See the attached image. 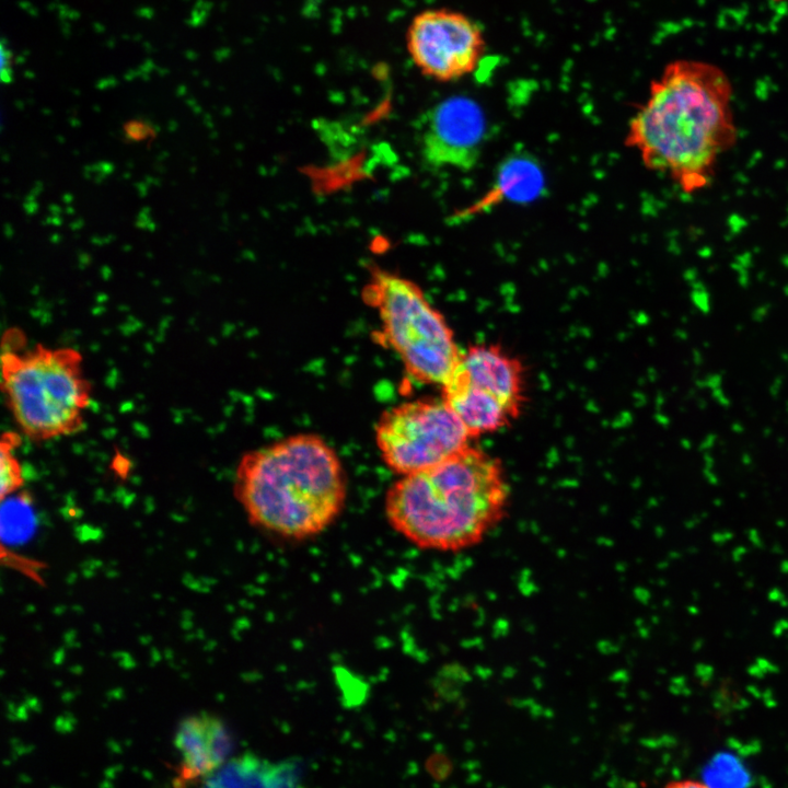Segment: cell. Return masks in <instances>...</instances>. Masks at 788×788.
I'll list each match as a JSON object with an SVG mask.
<instances>
[{
  "label": "cell",
  "instance_id": "obj_15",
  "mask_svg": "<svg viewBox=\"0 0 788 788\" xmlns=\"http://www.w3.org/2000/svg\"><path fill=\"white\" fill-rule=\"evenodd\" d=\"M1 60H2V65H1L2 80L4 82H9L12 79L11 69H10L11 51H9L4 48V44H2V48H1Z\"/></svg>",
  "mask_w": 788,
  "mask_h": 788
},
{
  "label": "cell",
  "instance_id": "obj_10",
  "mask_svg": "<svg viewBox=\"0 0 788 788\" xmlns=\"http://www.w3.org/2000/svg\"><path fill=\"white\" fill-rule=\"evenodd\" d=\"M174 745L178 753L174 788H190L200 785L228 762L233 738L219 717L198 712L178 723Z\"/></svg>",
  "mask_w": 788,
  "mask_h": 788
},
{
  "label": "cell",
  "instance_id": "obj_5",
  "mask_svg": "<svg viewBox=\"0 0 788 788\" xmlns=\"http://www.w3.org/2000/svg\"><path fill=\"white\" fill-rule=\"evenodd\" d=\"M378 311L384 340L417 381L443 385L461 352L443 315L414 281L374 268L362 291Z\"/></svg>",
  "mask_w": 788,
  "mask_h": 788
},
{
  "label": "cell",
  "instance_id": "obj_8",
  "mask_svg": "<svg viewBox=\"0 0 788 788\" xmlns=\"http://www.w3.org/2000/svg\"><path fill=\"white\" fill-rule=\"evenodd\" d=\"M406 46L422 74L450 82L476 70L485 55L486 40L480 26L466 14L429 9L412 20Z\"/></svg>",
  "mask_w": 788,
  "mask_h": 788
},
{
  "label": "cell",
  "instance_id": "obj_3",
  "mask_svg": "<svg viewBox=\"0 0 788 788\" xmlns=\"http://www.w3.org/2000/svg\"><path fill=\"white\" fill-rule=\"evenodd\" d=\"M507 501L500 464L466 447L439 464L402 475L387 489L384 509L390 525L409 543L457 552L488 534Z\"/></svg>",
  "mask_w": 788,
  "mask_h": 788
},
{
  "label": "cell",
  "instance_id": "obj_7",
  "mask_svg": "<svg viewBox=\"0 0 788 788\" xmlns=\"http://www.w3.org/2000/svg\"><path fill=\"white\" fill-rule=\"evenodd\" d=\"M471 438L464 424L442 399L406 402L386 410L375 427L384 463L406 475L459 453Z\"/></svg>",
  "mask_w": 788,
  "mask_h": 788
},
{
  "label": "cell",
  "instance_id": "obj_2",
  "mask_svg": "<svg viewBox=\"0 0 788 788\" xmlns=\"http://www.w3.org/2000/svg\"><path fill=\"white\" fill-rule=\"evenodd\" d=\"M234 493L250 522L275 536L302 541L339 517L347 482L336 452L320 437L302 433L245 453Z\"/></svg>",
  "mask_w": 788,
  "mask_h": 788
},
{
  "label": "cell",
  "instance_id": "obj_4",
  "mask_svg": "<svg viewBox=\"0 0 788 788\" xmlns=\"http://www.w3.org/2000/svg\"><path fill=\"white\" fill-rule=\"evenodd\" d=\"M1 391L20 432L34 442L79 432L92 398L79 350L27 346L18 329L2 339Z\"/></svg>",
  "mask_w": 788,
  "mask_h": 788
},
{
  "label": "cell",
  "instance_id": "obj_13",
  "mask_svg": "<svg viewBox=\"0 0 788 788\" xmlns=\"http://www.w3.org/2000/svg\"><path fill=\"white\" fill-rule=\"evenodd\" d=\"M21 436L15 431H4L0 441V493L1 499L14 495L24 484L22 465L15 454Z\"/></svg>",
  "mask_w": 788,
  "mask_h": 788
},
{
  "label": "cell",
  "instance_id": "obj_12",
  "mask_svg": "<svg viewBox=\"0 0 788 788\" xmlns=\"http://www.w3.org/2000/svg\"><path fill=\"white\" fill-rule=\"evenodd\" d=\"M544 176L531 158L512 157L506 160L489 188L463 212L465 217L485 213L502 202H525L538 197Z\"/></svg>",
  "mask_w": 788,
  "mask_h": 788
},
{
  "label": "cell",
  "instance_id": "obj_14",
  "mask_svg": "<svg viewBox=\"0 0 788 788\" xmlns=\"http://www.w3.org/2000/svg\"><path fill=\"white\" fill-rule=\"evenodd\" d=\"M662 788H712L705 781L695 778H680L667 783Z\"/></svg>",
  "mask_w": 788,
  "mask_h": 788
},
{
  "label": "cell",
  "instance_id": "obj_9",
  "mask_svg": "<svg viewBox=\"0 0 788 788\" xmlns=\"http://www.w3.org/2000/svg\"><path fill=\"white\" fill-rule=\"evenodd\" d=\"M485 135V114L475 101L445 99L420 118V157L432 169L470 171L479 160Z\"/></svg>",
  "mask_w": 788,
  "mask_h": 788
},
{
  "label": "cell",
  "instance_id": "obj_6",
  "mask_svg": "<svg viewBox=\"0 0 788 788\" xmlns=\"http://www.w3.org/2000/svg\"><path fill=\"white\" fill-rule=\"evenodd\" d=\"M443 399L471 437L493 432L514 419L523 401L522 367L499 347L474 346L442 385Z\"/></svg>",
  "mask_w": 788,
  "mask_h": 788
},
{
  "label": "cell",
  "instance_id": "obj_1",
  "mask_svg": "<svg viewBox=\"0 0 788 788\" xmlns=\"http://www.w3.org/2000/svg\"><path fill=\"white\" fill-rule=\"evenodd\" d=\"M732 99V84L718 66L671 61L630 117L625 144L649 171L667 176L684 194L699 193L737 142Z\"/></svg>",
  "mask_w": 788,
  "mask_h": 788
},
{
  "label": "cell",
  "instance_id": "obj_11",
  "mask_svg": "<svg viewBox=\"0 0 788 788\" xmlns=\"http://www.w3.org/2000/svg\"><path fill=\"white\" fill-rule=\"evenodd\" d=\"M302 779L298 760L273 762L244 754L228 760L199 788H301Z\"/></svg>",
  "mask_w": 788,
  "mask_h": 788
}]
</instances>
